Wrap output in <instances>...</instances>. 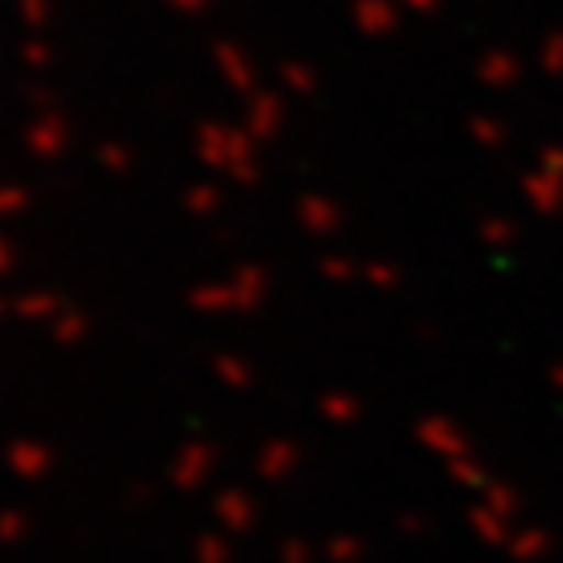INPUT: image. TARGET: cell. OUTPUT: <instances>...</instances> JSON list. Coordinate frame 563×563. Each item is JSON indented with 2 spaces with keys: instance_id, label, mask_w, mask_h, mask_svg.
<instances>
[{
  "instance_id": "6da1fadb",
  "label": "cell",
  "mask_w": 563,
  "mask_h": 563,
  "mask_svg": "<svg viewBox=\"0 0 563 563\" xmlns=\"http://www.w3.org/2000/svg\"><path fill=\"white\" fill-rule=\"evenodd\" d=\"M213 463H218V451L201 439H192V443L184 446L180 455H176V467H172V484L180 488V493H192V488H201L205 476L213 472Z\"/></svg>"
},
{
  "instance_id": "7a4b0ae2",
  "label": "cell",
  "mask_w": 563,
  "mask_h": 563,
  "mask_svg": "<svg viewBox=\"0 0 563 563\" xmlns=\"http://www.w3.org/2000/svg\"><path fill=\"white\" fill-rule=\"evenodd\" d=\"M4 463H9V472L21 476V481H42L55 467V451L46 443H38V439H18V443H9Z\"/></svg>"
},
{
  "instance_id": "3957f363",
  "label": "cell",
  "mask_w": 563,
  "mask_h": 563,
  "mask_svg": "<svg viewBox=\"0 0 563 563\" xmlns=\"http://www.w3.org/2000/svg\"><path fill=\"white\" fill-rule=\"evenodd\" d=\"M297 463H301V446L288 443V439H272L255 455V472H260L263 481H284V476L297 472Z\"/></svg>"
},
{
  "instance_id": "277c9868",
  "label": "cell",
  "mask_w": 563,
  "mask_h": 563,
  "mask_svg": "<svg viewBox=\"0 0 563 563\" xmlns=\"http://www.w3.org/2000/svg\"><path fill=\"white\" fill-rule=\"evenodd\" d=\"M218 518H222L225 530L242 534V530H251V526H255L260 509H255V501H251L246 493H222V497H218Z\"/></svg>"
},
{
  "instance_id": "5b68a950",
  "label": "cell",
  "mask_w": 563,
  "mask_h": 563,
  "mask_svg": "<svg viewBox=\"0 0 563 563\" xmlns=\"http://www.w3.org/2000/svg\"><path fill=\"white\" fill-rule=\"evenodd\" d=\"M230 288H234V305H239V313H251V309H260L263 305L267 276H263L260 267H239V276L230 280Z\"/></svg>"
},
{
  "instance_id": "8992f818",
  "label": "cell",
  "mask_w": 563,
  "mask_h": 563,
  "mask_svg": "<svg viewBox=\"0 0 563 563\" xmlns=\"http://www.w3.org/2000/svg\"><path fill=\"white\" fill-rule=\"evenodd\" d=\"M63 309H67L63 297H51V292H30V297H18V301H13V313H18V318H25V322H46V325L55 322Z\"/></svg>"
},
{
  "instance_id": "52a82bcc",
  "label": "cell",
  "mask_w": 563,
  "mask_h": 563,
  "mask_svg": "<svg viewBox=\"0 0 563 563\" xmlns=\"http://www.w3.org/2000/svg\"><path fill=\"white\" fill-rule=\"evenodd\" d=\"M188 305L197 309V313H239V305H234V288L230 284H205V288H192L188 292Z\"/></svg>"
},
{
  "instance_id": "ba28073f",
  "label": "cell",
  "mask_w": 563,
  "mask_h": 563,
  "mask_svg": "<svg viewBox=\"0 0 563 563\" xmlns=\"http://www.w3.org/2000/svg\"><path fill=\"white\" fill-rule=\"evenodd\" d=\"M418 439H422L430 451H439V455H446V460L455 463V455L463 451V439L451 430L446 422H439V418H430V422L418 426Z\"/></svg>"
},
{
  "instance_id": "9c48e42d",
  "label": "cell",
  "mask_w": 563,
  "mask_h": 563,
  "mask_svg": "<svg viewBox=\"0 0 563 563\" xmlns=\"http://www.w3.org/2000/svg\"><path fill=\"white\" fill-rule=\"evenodd\" d=\"M88 330H92V325H88V318H84V313H76V309H63L59 318L51 322V339L59 342V346H76V342L88 339Z\"/></svg>"
},
{
  "instance_id": "30bf717a",
  "label": "cell",
  "mask_w": 563,
  "mask_h": 563,
  "mask_svg": "<svg viewBox=\"0 0 563 563\" xmlns=\"http://www.w3.org/2000/svg\"><path fill=\"white\" fill-rule=\"evenodd\" d=\"M318 409H322L325 422L334 426H355V418H360V401L351 393H325L322 401H318Z\"/></svg>"
},
{
  "instance_id": "8fae6325",
  "label": "cell",
  "mask_w": 563,
  "mask_h": 563,
  "mask_svg": "<svg viewBox=\"0 0 563 563\" xmlns=\"http://www.w3.org/2000/svg\"><path fill=\"white\" fill-rule=\"evenodd\" d=\"M213 372H218V380L230 384V388H239V393L255 384V372H251V363L234 360V355H218V360H213Z\"/></svg>"
},
{
  "instance_id": "7c38bea8",
  "label": "cell",
  "mask_w": 563,
  "mask_h": 563,
  "mask_svg": "<svg viewBox=\"0 0 563 563\" xmlns=\"http://www.w3.org/2000/svg\"><path fill=\"white\" fill-rule=\"evenodd\" d=\"M360 555H363V543L355 534H334L325 543V560L330 563H360Z\"/></svg>"
},
{
  "instance_id": "4fadbf2b",
  "label": "cell",
  "mask_w": 563,
  "mask_h": 563,
  "mask_svg": "<svg viewBox=\"0 0 563 563\" xmlns=\"http://www.w3.org/2000/svg\"><path fill=\"white\" fill-rule=\"evenodd\" d=\"M197 563H230V547L222 543V534H201L197 539Z\"/></svg>"
},
{
  "instance_id": "5bb4252c",
  "label": "cell",
  "mask_w": 563,
  "mask_h": 563,
  "mask_svg": "<svg viewBox=\"0 0 563 563\" xmlns=\"http://www.w3.org/2000/svg\"><path fill=\"white\" fill-rule=\"evenodd\" d=\"M25 530H30V522H25L21 509H4V514H0V543H21Z\"/></svg>"
},
{
  "instance_id": "9a60e30c",
  "label": "cell",
  "mask_w": 563,
  "mask_h": 563,
  "mask_svg": "<svg viewBox=\"0 0 563 563\" xmlns=\"http://www.w3.org/2000/svg\"><path fill=\"white\" fill-rule=\"evenodd\" d=\"M280 563H313V551H309L305 539H288L280 547Z\"/></svg>"
},
{
  "instance_id": "2e32d148",
  "label": "cell",
  "mask_w": 563,
  "mask_h": 563,
  "mask_svg": "<svg viewBox=\"0 0 563 563\" xmlns=\"http://www.w3.org/2000/svg\"><path fill=\"white\" fill-rule=\"evenodd\" d=\"M322 276H325V280H355V267H351L346 260H325Z\"/></svg>"
},
{
  "instance_id": "e0dca14e",
  "label": "cell",
  "mask_w": 563,
  "mask_h": 563,
  "mask_svg": "<svg viewBox=\"0 0 563 563\" xmlns=\"http://www.w3.org/2000/svg\"><path fill=\"white\" fill-rule=\"evenodd\" d=\"M367 280L376 284V288H393V284H397V272H393V267H372Z\"/></svg>"
},
{
  "instance_id": "ac0fdd59",
  "label": "cell",
  "mask_w": 563,
  "mask_h": 563,
  "mask_svg": "<svg viewBox=\"0 0 563 563\" xmlns=\"http://www.w3.org/2000/svg\"><path fill=\"white\" fill-rule=\"evenodd\" d=\"M9 267H13V246L0 239V272H9Z\"/></svg>"
},
{
  "instance_id": "d6986e66",
  "label": "cell",
  "mask_w": 563,
  "mask_h": 563,
  "mask_svg": "<svg viewBox=\"0 0 563 563\" xmlns=\"http://www.w3.org/2000/svg\"><path fill=\"white\" fill-rule=\"evenodd\" d=\"M9 313H13V301H0V322H4Z\"/></svg>"
},
{
  "instance_id": "ffe728a7",
  "label": "cell",
  "mask_w": 563,
  "mask_h": 563,
  "mask_svg": "<svg viewBox=\"0 0 563 563\" xmlns=\"http://www.w3.org/2000/svg\"><path fill=\"white\" fill-rule=\"evenodd\" d=\"M9 205H18V201H0V209H9Z\"/></svg>"
}]
</instances>
